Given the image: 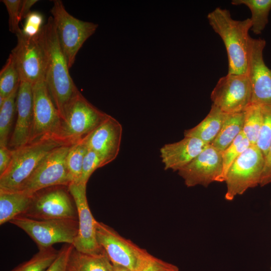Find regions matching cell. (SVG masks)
Returning a JSON list of instances; mask_svg holds the SVG:
<instances>
[{"label": "cell", "instance_id": "1", "mask_svg": "<svg viewBox=\"0 0 271 271\" xmlns=\"http://www.w3.org/2000/svg\"><path fill=\"white\" fill-rule=\"evenodd\" d=\"M39 36L46 55L45 80L62 120L68 106L79 91L69 73L51 16L43 26Z\"/></svg>", "mask_w": 271, "mask_h": 271}, {"label": "cell", "instance_id": "2", "mask_svg": "<svg viewBox=\"0 0 271 271\" xmlns=\"http://www.w3.org/2000/svg\"><path fill=\"white\" fill-rule=\"evenodd\" d=\"M207 19L225 45L228 56V73L247 74L250 19L235 20L229 10L217 8L208 14Z\"/></svg>", "mask_w": 271, "mask_h": 271}, {"label": "cell", "instance_id": "3", "mask_svg": "<svg viewBox=\"0 0 271 271\" xmlns=\"http://www.w3.org/2000/svg\"><path fill=\"white\" fill-rule=\"evenodd\" d=\"M64 145L56 139L29 143L14 150L11 164L0 175V191H19L44 158L54 149Z\"/></svg>", "mask_w": 271, "mask_h": 271}, {"label": "cell", "instance_id": "4", "mask_svg": "<svg viewBox=\"0 0 271 271\" xmlns=\"http://www.w3.org/2000/svg\"><path fill=\"white\" fill-rule=\"evenodd\" d=\"M50 12L60 47L70 69L78 52L95 32L98 25L74 17L66 11L60 0L53 1Z\"/></svg>", "mask_w": 271, "mask_h": 271}, {"label": "cell", "instance_id": "5", "mask_svg": "<svg viewBox=\"0 0 271 271\" xmlns=\"http://www.w3.org/2000/svg\"><path fill=\"white\" fill-rule=\"evenodd\" d=\"M108 115L90 103L79 91L62 120L57 140L64 145L71 146L91 133Z\"/></svg>", "mask_w": 271, "mask_h": 271}, {"label": "cell", "instance_id": "6", "mask_svg": "<svg viewBox=\"0 0 271 271\" xmlns=\"http://www.w3.org/2000/svg\"><path fill=\"white\" fill-rule=\"evenodd\" d=\"M9 222L24 231L39 250L57 243L73 244L78 232V220L71 219L36 220L20 215Z\"/></svg>", "mask_w": 271, "mask_h": 271}, {"label": "cell", "instance_id": "7", "mask_svg": "<svg viewBox=\"0 0 271 271\" xmlns=\"http://www.w3.org/2000/svg\"><path fill=\"white\" fill-rule=\"evenodd\" d=\"M98 243L113 265H120L131 271H139L153 256L146 249L120 235L109 226L96 224Z\"/></svg>", "mask_w": 271, "mask_h": 271}, {"label": "cell", "instance_id": "8", "mask_svg": "<svg viewBox=\"0 0 271 271\" xmlns=\"http://www.w3.org/2000/svg\"><path fill=\"white\" fill-rule=\"evenodd\" d=\"M264 156L256 145H251L233 162L225 179V199L232 201L248 189L259 185L264 165Z\"/></svg>", "mask_w": 271, "mask_h": 271}, {"label": "cell", "instance_id": "9", "mask_svg": "<svg viewBox=\"0 0 271 271\" xmlns=\"http://www.w3.org/2000/svg\"><path fill=\"white\" fill-rule=\"evenodd\" d=\"M22 216L36 220H78L75 201L66 186L50 187L34 193L29 208Z\"/></svg>", "mask_w": 271, "mask_h": 271}, {"label": "cell", "instance_id": "10", "mask_svg": "<svg viewBox=\"0 0 271 271\" xmlns=\"http://www.w3.org/2000/svg\"><path fill=\"white\" fill-rule=\"evenodd\" d=\"M33 124L29 143L49 139L57 140L62 119L45 79L33 85Z\"/></svg>", "mask_w": 271, "mask_h": 271}, {"label": "cell", "instance_id": "11", "mask_svg": "<svg viewBox=\"0 0 271 271\" xmlns=\"http://www.w3.org/2000/svg\"><path fill=\"white\" fill-rule=\"evenodd\" d=\"M70 147L62 145L50 152L19 191L33 195L45 188L56 186H68L72 183L66 163Z\"/></svg>", "mask_w": 271, "mask_h": 271}, {"label": "cell", "instance_id": "12", "mask_svg": "<svg viewBox=\"0 0 271 271\" xmlns=\"http://www.w3.org/2000/svg\"><path fill=\"white\" fill-rule=\"evenodd\" d=\"M212 104L226 113L243 112L250 104L252 90L247 74H230L218 80L211 94Z\"/></svg>", "mask_w": 271, "mask_h": 271}, {"label": "cell", "instance_id": "13", "mask_svg": "<svg viewBox=\"0 0 271 271\" xmlns=\"http://www.w3.org/2000/svg\"><path fill=\"white\" fill-rule=\"evenodd\" d=\"M17 43L12 55L18 69L20 80L32 85L45 79L46 55L39 35L34 37L17 35Z\"/></svg>", "mask_w": 271, "mask_h": 271}, {"label": "cell", "instance_id": "14", "mask_svg": "<svg viewBox=\"0 0 271 271\" xmlns=\"http://www.w3.org/2000/svg\"><path fill=\"white\" fill-rule=\"evenodd\" d=\"M87 184L71 183L69 191L73 197L78 212V232L73 244L77 250L89 254L101 252L103 250L96 238V221L90 210L86 196Z\"/></svg>", "mask_w": 271, "mask_h": 271}, {"label": "cell", "instance_id": "15", "mask_svg": "<svg viewBox=\"0 0 271 271\" xmlns=\"http://www.w3.org/2000/svg\"><path fill=\"white\" fill-rule=\"evenodd\" d=\"M222 152L210 144L189 164L178 171L188 187H207L213 182L223 181Z\"/></svg>", "mask_w": 271, "mask_h": 271}, {"label": "cell", "instance_id": "16", "mask_svg": "<svg viewBox=\"0 0 271 271\" xmlns=\"http://www.w3.org/2000/svg\"><path fill=\"white\" fill-rule=\"evenodd\" d=\"M265 45L264 39L250 37L247 74L251 87V102L271 105V69L265 64L263 58Z\"/></svg>", "mask_w": 271, "mask_h": 271}, {"label": "cell", "instance_id": "17", "mask_svg": "<svg viewBox=\"0 0 271 271\" xmlns=\"http://www.w3.org/2000/svg\"><path fill=\"white\" fill-rule=\"evenodd\" d=\"M122 133L121 124L108 115L99 126L84 138L87 148L98 155L104 166L117 157Z\"/></svg>", "mask_w": 271, "mask_h": 271}, {"label": "cell", "instance_id": "18", "mask_svg": "<svg viewBox=\"0 0 271 271\" xmlns=\"http://www.w3.org/2000/svg\"><path fill=\"white\" fill-rule=\"evenodd\" d=\"M17 118L9 146L18 149L29 143L33 124V85L20 80L17 96Z\"/></svg>", "mask_w": 271, "mask_h": 271}, {"label": "cell", "instance_id": "19", "mask_svg": "<svg viewBox=\"0 0 271 271\" xmlns=\"http://www.w3.org/2000/svg\"><path fill=\"white\" fill-rule=\"evenodd\" d=\"M209 145L193 137L164 145L160 150L164 169L178 171L189 164Z\"/></svg>", "mask_w": 271, "mask_h": 271}, {"label": "cell", "instance_id": "20", "mask_svg": "<svg viewBox=\"0 0 271 271\" xmlns=\"http://www.w3.org/2000/svg\"><path fill=\"white\" fill-rule=\"evenodd\" d=\"M227 113L212 104L207 116L198 124L184 132V137L197 138L207 144H211L218 134Z\"/></svg>", "mask_w": 271, "mask_h": 271}, {"label": "cell", "instance_id": "21", "mask_svg": "<svg viewBox=\"0 0 271 271\" xmlns=\"http://www.w3.org/2000/svg\"><path fill=\"white\" fill-rule=\"evenodd\" d=\"M113 265L105 252H80L73 247L68 258L67 271H113Z\"/></svg>", "mask_w": 271, "mask_h": 271}, {"label": "cell", "instance_id": "22", "mask_svg": "<svg viewBox=\"0 0 271 271\" xmlns=\"http://www.w3.org/2000/svg\"><path fill=\"white\" fill-rule=\"evenodd\" d=\"M32 196L23 191H0V225L23 215L30 206Z\"/></svg>", "mask_w": 271, "mask_h": 271}, {"label": "cell", "instance_id": "23", "mask_svg": "<svg viewBox=\"0 0 271 271\" xmlns=\"http://www.w3.org/2000/svg\"><path fill=\"white\" fill-rule=\"evenodd\" d=\"M243 119L244 111L227 113L220 130L210 145L219 151L225 150L242 131Z\"/></svg>", "mask_w": 271, "mask_h": 271}, {"label": "cell", "instance_id": "24", "mask_svg": "<svg viewBox=\"0 0 271 271\" xmlns=\"http://www.w3.org/2000/svg\"><path fill=\"white\" fill-rule=\"evenodd\" d=\"M234 5H244L250 10L251 30L255 35H259L268 23L271 10V0H233Z\"/></svg>", "mask_w": 271, "mask_h": 271}, {"label": "cell", "instance_id": "25", "mask_svg": "<svg viewBox=\"0 0 271 271\" xmlns=\"http://www.w3.org/2000/svg\"><path fill=\"white\" fill-rule=\"evenodd\" d=\"M20 77L15 60L11 54L0 72V106L5 99L17 89Z\"/></svg>", "mask_w": 271, "mask_h": 271}, {"label": "cell", "instance_id": "26", "mask_svg": "<svg viewBox=\"0 0 271 271\" xmlns=\"http://www.w3.org/2000/svg\"><path fill=\"white\" fill-rule=\"evenodd\" d=\"M262 115L260 105L251 103L244 111L242 132L251 145H256L261 126Z\"/></svg>", "mask_w": 271, "mask_h": 271}, {"label": "cell", "instance_id": "27", "mask_svg": "<svg viewBox=\"0 0 271 271\" xmlns=\"http://www.w3.org/2000/svg\"><path fill=\"white\" fill-rule=\"evenodd\" d=\"M88 150L84 138L70 146L66 163L72 183H78L81 178L85 155Z\"/></svg>", "mask_w": 271, "mask_h": 271}, {"label": "cell", "instance_id": "28", "mask_svg": "<svg viewBox=\"0 0 271 271\" xmlns=\"http://www.w3.org/2000/svg\"><path fill=\"white\" fill-rule=\"evenodd\" d=\"M19 87L0 106V146H7L15 112Z\"/></svg>", "mask_w": 271, "mask_h": 271}, {"label": "cell", "instance_id": "29", "mask_svg": "<svg viewBox=\"0 0 271 271\" xmlns=\"http://www.w3.org/2000/svg\"><path fill=\"white\" fill-rule=\"evenodd\" d=\"M58 253V251L53 246L39 249L30 259L10 271H44L53 263Z\"/></svg>", "mask_w": 271, "mask_h": 271}, {"label": "cell", "instance_id": "30", "mask_svg": "<svg viewBox=\"0 0 271 271\" xmlns=\"http://www.w3.org/2000/svg\"><path fill=\"white\" fill-rule=\"evenodd\" d=\"M251 145L242 131L233 142L222 153V179L225 181L226 174L235 160Z\"/></svg>", "mask_w": 271, "mask_h": 271}, {"label": "cell", "instance_id": "31", "mask_svg": "<svg viewBox=\"0 0 271 271\" xmlns=\"http://www.w3.org/2000/svg\"><path fill=\"white\" fill-rule=\"evenodd\" d=\"M262 120L259 136L256 144L264 157L271 142V105L260 104Z\"/></svg>", "mask_w": 271, "mask_h": 271}, {"label": "cell", "instance_id": "32", "mask_svg": "<svg viewBox=\"0 0 271 271\" xmlns=\"http://www.w3.org/2000/svg\"><path fill=\"white\" fill-rule=\"evenodd\" d=\"M102 167L103 166L101 160L98 155L88 148L84 158L81 176L78 183L87 184L92 173L97 169Z\"/></svg>", "mask_w": 271, "mask_h": 271}, {"label": "cell", "instance_id": "33", "mask_svg": "<svg viewBox=\"0 0 271 271\" xmlns=\"http://www.w3.org/2000/svg\"><path fill=\"white\" fill-rule=\"evenodd\" d=\"M6 6L9 14V30L16 35L22 33L19 23L20 8L22 0H3L1 1Z\"/></svg>", "mask_w": 271, "mask_h": 271}, {"label": "cell", "instance_id": "34", "mask_svg": "<svg viewBox=\"0 0 271 271\" xmlns=\"http://www.w3.org/2000/svg\"><path fill=\"white\" fill-rule=\"evenodd\" d=\"M25 22L22 29V33L29 37H34L39 35L44 25V17L39 12L31 13L25 19Z\"/></svg>", "mask_w": 271, "mask_h": 271}, {"label": "cell", "instance_id": "35", "mask_svg": "<svg viewBox=\"0 0 271 271\" xmlns=\"http://www.w3.org/2000/svg\"><path fill=\"white\" fill-rule=\"evenodd\" d=\"M73 248V244L65 243L58 250V255L53 263L44 271H67L68 258Z\"/></svg>", "mask_w": 271, "mask_h": 271}, {"label": "cell", "instance_id": "36", "mask_svg": "<svg viewBox=\"0 0 271 271\" xmlns=\"http://www.w3.org/2000/svg\"><path fill=\"white\" fill-rule=\"evenodd\" d=\"M178 267L173 264L153 256L139 271H179Z\"/></svg>", "mask_w": 271, "mask_h": 271}, {"label": "cell", "instance_id": "37", "mask_svg": "<svg viewBox=\"0 0 271 271\" xmlns=\"http://www.w3.org/2000/svg\"><path fill=\"white\" fill-rule=\"evenodd\" d=\"M13 156L14 150H11L7 146H0V175L8 169Z\"/></svg>", "mask_w": 271, "mask_h": 271}, {"label": "cell", "instance_id": "38", "mask_svg": "<svg viewBox=\"0 0 271 271\" xmlns=\"http://www.w3.org/2000/svg\"><path fill=\"white\" fill-rule=\"evenodd\" d=\"M271 183V142L264 158V165L259 185L261 187Z\"/></svg>", "mask_w": 271, "mask_h": 271}, {"label": "cell", "instance_id": "39", "mask_svg": "<svg viewBox=\"0 0 271 271\" xmlns=\"http://www.w3.org/2000/svg\"><path fill=\"white\" fill-rule=\"evenodd\" d=\"M38 1L37 0H22L20 8V18L21 21L26 19L31 13L30 9Z\"/></svg>", "mask_w": 271, "mask_h": 271}, {"label": "cell", "instance_id": "40", "mask_svg": "<svg viewBox=\"0 0 271 271\" xmlns=\"http://www.w3.org/2000/svg\"><path fill=\"white\" fill-rule=\"evenodd\" d=\"M113 271H131L125 267L120 265H113Z\"/></svg>", "mask_w": 271, "mask_h": 271}, {"label": "cell", "instance_id": "41", "mask_svg": "<svg viewBox=\"0 0 271 271\" xmlns=\"http://www.w3.org/2000/svg\"><path fill=\"white\" fill-rule=\"evenodd\" d=\"M270 269H271V266H270Z\"/></svg>", "mask_w": 271, "mask_h": 271}]
</instances>
